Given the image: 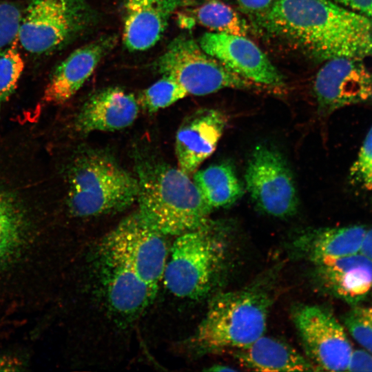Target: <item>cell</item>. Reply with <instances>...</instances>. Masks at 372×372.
Wrapping results in <instances>:
<instances>
[{"label":"cell","instance_id":"obj_1","mask_svg":"<svg viewBox=\"0 0 372 372\" xmlns=\"http://www.w3.org/2000/svg\"><path fill=\"white\" fill-rule=\"evenodd\" d=\"M28 152L0 153V284L36 258L44 245V169Z\"/></svg>","mask_w":372,"mask_h":372},{"label":"cell","instance_id":"obj_2","mask_svg":"<svg viewBox=\"0 0 372 372\" xmlns=\"http://www.w3.org/2000/svg\"><path fill=\"white\" fill-rule=\"evenodd\" d=\"M260 21L320 61L372 58V21L332 0H277Z\"/></svg>","mask_w":372,"mask_h":372},{"label":"cell","instance_id":"obj_3","mask_svg":"<svg viewBox=\"0 0 372 372\" xmlns=\"http://www.w3.org/2000/svg\"><path fill=\"white\" fill-rule=\"evenodd\" d=\"M138 211L152 228L178 236L207 223L212 209L189 175L154 159L138 160Z\"/></svg>","mask_w":372,"mask_h":372},{"label":"cell","instance_id":"obj_4","mask_svg":"<svg viewBox=\"0 0 372 372\" xmlns=\"http://www.w3.org/2000/svg\"><path fill=\"white\" fill-rule=\"evenodd\" d=\"M65 174L66 205L74 216L116 213L137 201V178L103 152L78 153L68 164Z\"/></svg>","mask_w":372,"mask_h":372},{"label":"cell","instance_id":"obj_5","mask_svg":"<svg viewBox=\"0 0 372 372\" xmlns=\"http://www.w3.org/2000/svg\"><path fill=\"white\" fill-rule=\"evenodd\" d=\"M227 234L222 223L209 220L176 236L163 277L166 288L180 298L198 300L209 295L226 268Z\"/></svg>","mask_w":372,"mask_h":372},{"label":"cell","instance_id":"obj_6","mask_svg":"<svg viewBox=\"0 0 372 372\" xmlns=\"http://www.w3.org/2000/svg\"><path fill=\"white\" fill-rule=\"evenodd\" d=\"M270 305L269 296L258 289L216 295L192 338V345L203 353L250 345L264 335Z\"/></svg>","mask_w":372,"mask_h":372},{"label":"cell","instance_id":"obj_7","mask_svg":"<svg viewBox=\"0 0 372 372\" xmlns=\"http://www.w3.org/2000/svg\"><path fill=\"white\" fill-rule=\"evenodd\" d=\"M165 237L149 226L137 211L105 236L98 257L127 267L158 291L169 255Z\"/></svg>","mask_w":372,"mask_h":372},{"label":"cell","instance_id":"obj_8","mask_svg":"<svg viewBox=\"0 0 372 372\" xmlns=\"http://www.w3.org/2000/svg\"><path fill=\"white\" fill-rule=\"evenodd\" d=\"M95 21L85 0H32L20 22L18 42L28 52L45 54L65 46Z\"/></svg>","mask_w":372,"mask_h":372},{"label":"cell","instance_id":"obj_9","mask_svg":"<svg viewBox=\"0 0 372 372\" xmlns=\"http://www.w3.org/2000/svg\"><path fill=\"white\" fill-rule=\"evenodd\" d=\"M156 68L175 80L187 95H207L225 88L261 90L207 54L187 35L178 36L169 43Z\"/></svg>","mask_w":372,"mask_h":372},{"label":"cell","instance_id":"obj_10","mask_svg":"<svg viewBox=\"0 0 372 372\" xmlns=\"http://www.w3.org/2000/svg\"><path fill=\"white\" fill-rule=\"evenodd\" d=\"M245 183L262 211L277 218L295 214L298 199L294 179L285 158L269 146L259 145L248 161Z\"/></svg>","mask_w":372,"mask_h":372},{"label":"cell","instance_id":"obj_11","mask_svg":"<svg viewBox=\"0 0 372 372\" xmlns=\"http://www.w3.org/2000/svg\"><path fill=\"white\" fill-rule=\"evenodd\" d=\"M293 318L307 357L318 371L348 370L353 349L344 325L329 310L304 305L295 310Z\"/></svg>","mask_w":372,"mask_h":372},{"label":"cell","instance_id":"obj_12","mask_svg":"<svg viewBox=\"0 0 372 372\" xmlns=\"http://www.w3.org/2000/svg\"><path fill=\"white\" fill-rule=\"evenodd\" d=\"M198 42L207 54L262 90L277 91L284 87L280 71L245 36L209 32L204 33Z\"/></svg>","mask_w":372,"mask_h":372},{"label":"cell","instance_id":"obj_13","mask_svg":"<svg viewBox=\"0 0 372 372\" xmlns=\"http://www.w3.org/2000/svg\"><path fill=\"white\" fill-rule=\"evenodd\" d=\"M313 91L321 113L372 101V73L364 59L338 57L325 61L315 77Z\"/></svg>","mask_w":372,"mask_h":372},{"label":"cell","instance_id":"obj_14","mask_svg":"<svg viewBox=\"0 0 372 372\" xmlns=\"http://www.w3.org/2000/svg\"><path fill=\"white\" fill-rule=\"evenodd\" d=\"M221 111L201 108L184 118L176 136L175 152L178 168L189 175L215 151L227 125Z\"/></svg>","mask_w":372,"mask_h":372},{"label":"cell","instance_id":"obj_15","mask_svg":"<svg viewBox=\"0 0 372 372\" xmlns=\"http://www.w3.org/2000/svg\"><path fill=\"white\" fill-rule=\"evenodd\" d=\"M116 43V36H103L73 51L52 74L44 90L43 101L58 105L71 99Z\"/></svg>","mask_w":372,"mask_h":372},{"label":"cell","instance_id":"obj_16","mask_svg":"<svg viewBox=\"0 0 372 372\" xmlns=\"http://www.w3.org/2000/svg\"><path fill=\"white\" fill-rule=\"evenodd\" d=\"M314 265L320 288L351 306L359 304L372 292V260L361 252Z\"/></svg>","mask_w":372,"mask_h":372},{"label":"cell","instance_id":"obj_17","mask_svg":"<svg viewBox=\"0 0 372 372\" xmlns=\"http://www.w3.org/2000/svg\"><path fill=\"white\" fill-rule=\"evenodd\" d=\"M139 112L135 96L117 87L99 90L83 105L74 119V127L81 133L116 131L132 125Z\"/></svg>","mask_w":372,"mask_h":372},{"label":"cell","instance_id":"obj_18","mask_svg":"<svg viewBox=\"0 0 372 372\" xmlns=\"http://www.w3.org/2000/svg\"><path fill=\"white\" fill-rule=\"evenodd\" d=\"M101 281L112 311L125 319L141 315L153 302L157 291L132 271L111 260L98 258Z\"/></svg>","mask_w":372,"mask_h":372},{"label":"cell","instance_id":"obj_19","mask_svg":"<svg viewBox=\"0 0 372 372\" xmlns=\"http://www.w3.org/2000/svg\"><path fill=\"white\" fill-rule=\"evenodd\" d=\"M123 43L130 51H143L162 37L178 0H123Z\"/></svg>","mask_w":372,"mask_h":372},{"label":"cell","instance_id":"obj_20","mask_svg":"<svg viewBox=\"0 0 372 372\" xmlns=\"http://www.w3.org/2000/svg\"><path fill=\"white\" fill-rule=\"evenodd\" d=\"M367 227L362 225L312 229L298 235L294 250L313 263L361 252Z\"/></svg>","mask_w":372,"mask_h":372},{"label":"cell","instance_id":"obj_21","mask_svg":"<svg viewBox=\"0 0 372 372\" xmlns=\"http://www.w3.org/2000/svg\"><path fill=\"white\" fill-rule=\"evenodd\" d=\"M234 355L242 366L254 371H318L309 359L291 346L264 335L250 345L236 350Z\"/></svg>","mask_w":372,"mask_h":372},{"label":"cell","instance_id":"obj_22","mask_svg":"<svg viewBox=\"0 0 372 372\" xmlns=\"http://www.w3.org/2000/svg\"><path fill=\"white\" fill-rule=\"evenodd\" d=\"M194 174V183L212 210L233 205L243 194L234 169L229 163L213 165Z\"/></svg>","mask_w":372,"mask_h":372},{"label":"cell","instance_id":"obj_23","mask_svg":"<svg viewBox=\"0 0 372 372\" xmlns=\"http://www.w3.org/2000/svg\"><path fill=\"white\" fill-rule=\"evenodd\" d=\"M196 21L215 32L246 36L247 22L230 6L218 0L205 3L194 11Z\"/></svg>","mask_w":372,"mask_h":372},{"label":"cell","instance_id":"obj_24","mask_svg":"<svg viewBox=\"0 0 372 372\" xmlns=\"http://www.w3.org/2000/svg\"><path fill=\"white\" fill-rule=\"evenodd\" d=\"M187 95L185 90L172 78L163 76L140 94L138 101L149 112L165 108Z\"/></svg>","mask_w":372,"mask_h":372},{"label":"cell","instance_id":"obj_25","mask_svg":"<svg viewBox=\"0 0 372 372\" xmlns=\"http://www.w3.org/2000/svg\"><path fill=\"white\" fill-rule=\"evenodd\" d=\"M18 40L0 52V107L14 92L25 67Z\"/></svg>","mask_w":372,"mask_h":372},{"label":"cell","instance_id":"obj_26","mask_svg":"<svg viewBox=\"0 0 372 372\" xmlns=\"http://www.w3.org/2000/svg\"><path fill=\"white\" fill-rule=\"evenodd\" d=\"M343 325L362 349L372 353V307L352 306L343 317Z\"/></svg>","mask_w":372,"mask_h":372},{"label":"cell","instance_id":"obj_27","mask_svg":"<svg viewBox=\"0 0 372 372\" xmlns=\"http://www.w3.org/2000/svg\"><path fill=\"white\" fill-rule=\"evenodd\" d=\"M349 178L353 185L365 190H372V126L350 169Z\"/></svg>","mask_w":372,"mask_h":372},{"label":"cell","instance_id":"obj_28","mask_svg":"<svg viewBox=\"0 0 372 372\" xmlns=\"http://www.w3.org/2000/svg\"><path fill=\"white\" fill-rule=\"evenodd\" d=\"M21 17L17 6L0 1V52L18 40Z\"/></svg>","mask_w":372,"mask_h":372},{"label":"cell","instance_id":"obj_29","mask_svg":"<svg viewBox=\"0 0 372 372\" xmlns=\"http://www.w3.org/2000/svg\"><path fill=\"white\" fill-rule=\"evenodd\" d=\"M277 0H236L240 9L247 14L261 19Z\"/></svg>","mask_w":372,"mask_h":372},{"label":"cell","instance_id":"obj_30","mask_svg":"<svg viewBox=\"0 0 372 372\" xmlns=\"http://www.w3.org/2000/svg\"><path fill=\"white\" fill-rule=\"evenodd\" d=\"M347 371H372V353L364 349H353Z\"/></svg>","mask_w":372,"mask_h":372},{"label":"cell","instance_id":"obj_31","mask_svg":"<svg viewBox=\"0 0 372 372\" xmlns=\"http://www.w3.org/2000/svg\"><path fill=\"white\" fill-rule=\"evenodd\" d=\"M372 21V0H332Z\"/></svg>","mask_w":372,"mask_h":372},{"label":"cell","instance_id":"obj_32","mask_svg":"<svg viewBox=\"0 0 372 372\" xmlns=\"http://www.w3.org/2000/svg\"><path fill=\"white\" fill-rule=\"evenodd\" d=\"M361 253L372 260V227L367 228L363 240Z\"/></svg>","mask_w":372,"mask_h":372},{"label":"cell","instance_id":"obj_33","mask_svg":"<svg viewBox=\"0 0 372 372\" xmlns=\"http://www.w3.org/2000/svg\"><path fill=\"white\" fill-rule=\"evenodd\" d=\"M208 371H235L236 369L230 367L229 366L223 364H215L210 368L207 369Z\"/></svg>","mask_w":372,"mask_h":372},{"label":"cell","instance_id":"obj_34","mask_svg":"<svg viewBox=\"0 0 372 372\" xmlns=\"http://www.w3.org/2000/svg\"><path fill=\"white\" fill-rule=\"evenodd\" d=\"M180 3L183 2V0H178Z\"/></svg>","mask_w":372,"mask_h":372}]
</instances>
